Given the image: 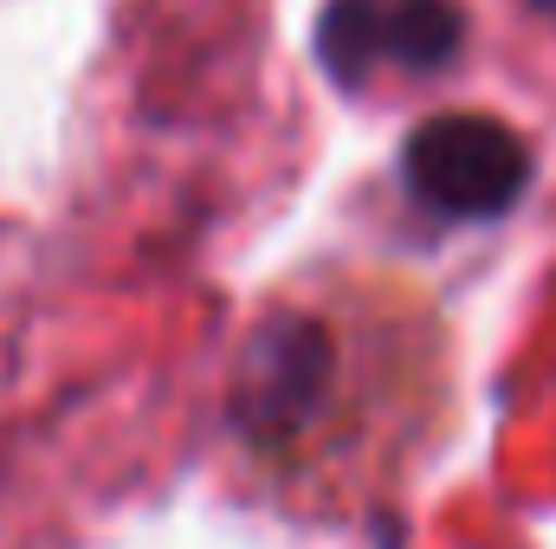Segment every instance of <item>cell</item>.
Segmentation results:
<instances>
[{"label": "cell", "mask_w": 556, "mask_h": 549, "mask_svg": "<svg viewBox=\"0 0 556 549\" xmlns=\"http://www.w3.org/2000/svg\"><path fill=\"white\" fill-rule=\"evenodd\" d=\"M402 181H408L415 207L440 214V220H485L525 194L531 149L511 124H498L485 111H446V117H427L402 142Z\"/></svg>", "instance_id": "7a4b0ae2"}, {"label": "cell", "mask_w": 556, "mask_h": 549, "mask_svg": "<svg viewBox=\"0 0 556 549\" xmlns=\"http://www.w3.org/2000/svg\"><path fill=\"white\" fill-rule=\"evenodd\" d=\"M440 413V317L395 284L337 278L273 297L227 369V433L285 491L350 485L408 459Z\"/></svg>", "instance_id": "6da1fadb"}, {"label": "cell", "mask_w": 556, "mask_h": 549, "mask_svg": "<svg viewBox=\"0 0 556 549\" xmlns=\"http://www.w3.org/2000/svg\"><path fill=\"white\" fill-rule=\"evenodd\" d=\"M531 7H538V13H551V20H556V0H531Z\"/></svg>", "instance_id": "277c9868"}, {"label": "cell", "mask_w": 556, "mask_h": 549, "mask_svg": "<svg viewBox=\"0 0 556 549\" xmlns=\"http://www.w3.org/2000/svg\"><path fill=\"white\" fill-rule=\"evenodd\" d=\"M459 39V0H330L317 20L324 72L343 91H363L369 78H427L453 65Z\"/></svg>", "instance_id": "3957f363"}]
</instances>
